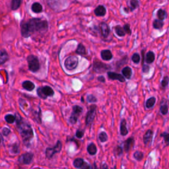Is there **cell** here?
<instances>
[{
	"instance_id": "6da1fadb",
	"label": "cell",
	"mask_w": 169,
	"mask_h": 169,
	"mask_svg": "<svg viewBox=\"0 0 169 169\" xmlns=\"http://www.w3.org/2000/svg\"><path fill=\"white\" fill-rule=\"evenodd\" d=\"M48 28V24L46 21H44L40 18H32L28 22L23 21L21 24V34L24 38H28L34 33L46 32Z\"/></svg>"
},
{
	"instance_id": "7a4b0ae2",
	"label": "cell",
	"mask_w": 169,
	"mask_h": 169,
	"mask_svg": "<svg viewBox=\"0 0 169 169\" xmlns=\"http://www.w3.org/2000/svg\"><path fill=\"white\" fill-rule=\"evenodd\" d=\"M15 120L17 121L18 129L19 131L23 141L25 143H29L33 139L34 136L32 128L30 127L29 124L22 120V118L20 115L17 114V116H15Z\"/></svg>"
},
{
	"instance_id": "3957f363",
	"label": "cell",
	"mask_w": 169,
	"mask_h": 169,
	"mask_svg": "<svg viewBox=\"0 0 169 169\" xmlns=\"http://www.w3.org/2000/svg\"><path fill=\"white\" fill-rule=\"evenodd\" d=\"M29 70L32 72H36L39 70L40 64L38 58L34 55H30L27 58Z\"/></svg>"
},
{
	"instance_id": "277c9868",
	"label": "cell",
	"mask_w": 169,
	"mask_h": 169,
	"mask_svg": "<svg viewBox=\"0 0 169 169\" xmlns=\"http://www.w3.org/2000/svg\"><path fill=\"white\" fill-rule=\"evenodd\" d=\"M37 94L42 99H46L48 97H52L54 94L53 89L48 86L39 87L37 89Z\"/></svg>"
},
{
	"instance_id": "5b68a950",
	"label": "cell",
	"mask_w": 169,
	"mask_h": 169,
	"mask_svg": "<svg viewBox=\"0 0 169 169\" xmlns=\"http://www.w3.org/2000/svg\"><path fill=\"white\" fill-rule=\"evenodd\" d=\"M78 58L75 55L70 56L65 61V67L69 71H71L76 69L78 66Z\"/></svg>"
},
{
	"instance_id": "8992f818",
	"label": "cell",
	"mask_w": 169,
	"mask_h": 169,
	"mask_svg": "<svg viewBox=\"0 0 169 169\" xmlns=\"http://www.w3.org/2000/svg\"><path fill=\"white\" fill-rule=\"evenodd\" d=\"M61 149V143L58 141L57 144L54 147H49L46 149V155L48 159H50L52 156L57 153H59Z\"/></svg>"
},
{
	"instance_id": "52a82bcc",
	"label": "cell",
	"mask_w": 169,
	"mask_h": 169,
	"mask_svg": "<svg viewBox=\"0 0 169 169\" xmlns=\"http://www.w3.org/2000/svg\"><path fill=\"white\" fill-rule=\"evenodd\" d=\"M96 110L97 106L95 105H92L91 106L89 110L87 112L86 117V124L87 126L91 124L92 121L94 120V118H95L96 115Z\"/></svg>"
},
{
	"instance_id": "ba28073f",
	"label": "cell",
	"mask_w": 169,
	"mask_h": 169,
	"mask_svg": "<svg viewBox=\"0 0 169 169\" xmlns=\"http://www.w3.org/2000/svg\"><path fill=\"white\" fill-rule=\"evenodd\" d=\"M73 165L75 167L79 169H91V166L87 162H85L83 159L81 158L75 160L73 162Z\"/></svg>"
},
{
	"instance_id": "9c48e42d",
	"label": "cell",
	"mask_w": 169,
	"mask_h": 169,
	"mask_svg": "<svg viewBox=\"0 0 169 169\" xmlns=\"http://www.w3.org/2000/svg\"><path fill=\"white\" fill-rule=\"evenodd\" d=\"M33 158V155L30 153H27L22 155L19 159H18V161L19 162L24 165H28L30 162L32 161Z\"/></svg>"
},
{
	"instance_id": "30bf717a",
	"label": "cell",
	"mask_w": 169,
	"mask_h": 169,
	"mask_svg": "<svg viewBox=\"0 0 169 169\" xmlns=\"http://www.w3.org/2000/svg\"><path fill=\"white\" fill-rule=\"evenodd\" d=\"M99 27H100V29H101L102 36L104 37V38H107L110 33V29L109 26L108 25V24L103 22L100 24Z\"/></svg>"
},
{
	"instance_id": "8fae6325",
	"label": "cell",
	"mask_w": 169,
	"mask_h": 169,
	"mask_svg": "<svg viewBox=\"0 0 169 169\" xmlns=\"http://www.w3.org/2000/svg\"><path fill=\"white\" fill-rule=\"evenodd\" d=\"M108 77L111 80H118L120 81V82H125L126 81V79L123 76H122L121 74H119L115 72H111L109 71L108 72Z\"/></svg>"
},
{
	"instance_id": "7c38bea8",
	"label": "cell",
	"mask_w": 169,
	"mask_h": 169,
	"mask_svg": "<svg viewBox=\"0 0 169 169\" xmlns=\"http://www.w3.org/2000/svg\"><path fill=\"white\" fill-rule=\"evenodd\" d=\"M110 69V66L103 64L102 62L98 61V63L94 64V70L97 72H103L106 70H108Z\"/></svg>"
},
{
	"instance_id": "4fadbf2b",
	"label": "cell",
	"mask_w": 169,
	"mask_h": 169,
	"mask_svg": "<svg viewBox=\"0 0 169 169\" xmlns=\"http://www.w3.org/2000/svg\"><path fill=\"white\" fill-rule=\"evenodd\" d=\"M153 132L151 129H148L146 133L143 135V142L145 145H149L151 143L152 138H153Z\"/></svg>"
},
{
	"instance_id": "5bb4252c",
	"label": "cell",
	"mask_w": 169,
	"mask_h": 169,
	"mask_svg": "<svg viewBox=\"0 0 169 169\" xmlns=\"http://www.w3.org/2000/svg\"><path fill=\"white\" fill-rule=\"evenodd\" d=\"M101 55L102 59L105 61H109L112 60V57H113V55H112L111 51L109 50H104L101 51Z\"/></svg>"
},
{
	"instance_id": "9a60e30c",
	"label": "cell",
	"mask_w": 169,
	"mask_h": 169,
	"mask_svg": "<svg viewBox=\"0 0 169 169\" xmlns=\"http://www.w3.org/2000/svg\"><path fill=\"white\" fill-rule=\"evenodd\" d=\"M106 13V8L103 5H98L95 9V14L98 17H103Z\"/></svg>"
},
{
	"instance_id": "2e32d148",
	"label": "cell",
	"mask_w": 169,
	"mask_h": 169,
	"mask_svg": "<svg viewBox=\"0 0 169 169\" xmlns=\"http://www.w3.org/2000/svg\"><path fill=\"white\" fill-rule=\"evenodd\" d=\"M134 144V137H129L126 141L124 142V149L125 151H129V149L133 147Z\"/></svg>"
},
{
	"instance_id": "e0dca14e",
	"label": "cell",
	"mask_w": 169,
	"mask_h": 169,
	"mask_svg": "<svg viewBox=\"0 0 169 169\" xmlns=\"http://www.w3.org/2000/svg\"><path fill=\"white\" fill-rule=\"evenodd\" d=\"M9 59V55L5 50H0V65L5 63Z\"/></svg>"
},
{
	"instance_id": "ac0fdd59",
	"label": "cell",
	"mask_w": 169,
	"mask_h": 169,
	"mask_svg": "<svg viewBox=\"0 0 169 169\" xmlns=\"http://www.w3.org/2000/svg\"><path fill=\"white\" fill-rule=\"evenodd\" d=\"M120 134L123 136L128 134V130L126 127V120L125 119H122L120 122Z\"/></svg>"
},
{
	"instance_id": "d6986e66",
	"label": "cell",
	"mask_w": 169,
	"mask_h": 169,
	"mask_svg": "<svg viewBox=\"0 0 169 169\" xmlns=\"http://www.w3.org/2000/svg\"><path fill=\"white\" fill-rule=\"evenodd\" d=\"M122 73L124 77H125L126 79H129L131 77V75H132V71H131V69L129 66H126L122 69Z\"/></svg>"
},
{
	"instance_id": "ffe728a7",
	"label": "cell",
	"mask_w": 169,
	"mask_h": 169,
	"mask_svg": "<svg viewBox=\"0 0 169 169\" xmlns=\"http://www.w3.org/2000/svg\"><path fill=\"white\" fill-rule=\"evenodd\" d=\"M23 87L28 91H32L34 89L35 85L30 81H25L23 83Z\"/></svg>"
},
{
	"instance_id": "44dd1931",
	"label": "cell",
	"mask_w": 169,
	"mask_h": 169,
	"mask_svg": "<svg viewBox=\"0 0 169 169\" xmlns=\"http://www.w3.org/2000/svg\"><path fill=\"white\" fill-rule=\"evenodd\" d=\"M155 53L152 51H149L147 53L145 56V61L147 64H151L155 61Z\"/></svg>"
},
{
	"instance_id": "7402d4cb",
	"label": "cell",
	"mask_w": 169,
	"mask_h": 169,
	"mask_svg": "<svg viewBox=\"0 0 169 169\" xmlns=\"http://www.w3.org/2000/svg\"><path fill=\"white\" fill-rule=\"evenodd\" d=\"M31 9H32V11L36 13H41L42 11V6L40 3L38 2H35L32 5V7H31Z\"/></svg>"
},
{
	"instance_id": "603a6c76",
	"label": "cell",
	"mask_w": 169,
	"mask_h": 169,
	"mask_svg": "<svg viewBox=\"0 0 169 169\" xmlns=\"http://www.w3.org/2000/svg\"><path fill=\"white\" fill-rule=\"evenodd\" d=\"M156 15H157L159 20L162 21L166 18V17L167 16V13H166V11L165 10L160 9L158 10L157 13H156Z\"/></svg>"
},
{
	"instance_id": "cb8c5ba5",
	"label": "cell",
	"mask_w": 169,
	"mask_h": 169,
	"mask_svg": "<svg viewBox=\"0 0 169 169\" xmlns=\"http://www.w3.org/2000/svg\"><path fill=\"white\" fill-rule=\"evenodd\" d=\"M87 151H88V153L91 155H95L97 151V149L95 144L94 143L89 144L88 147H87Z\"/></svg>"
},
{
	"instance_id": "d4e9b609",
	"label": "cell",
	"mask_w": 169,
	"mask_h": 169,
	"mask_svg": "<svg viewBox=\"0 0 169 169\" xmlns=\"http://www.w3.org/2000/svg\"><path fill=\"white\" fill-rule=\"evenodd\" d=\"M83 111V108L79 106H74L73 107V113H72V116L77 117L79 116V115Z\"/></svg>"
},
{
	"instance_id": "484cf974",
	"label": "cell",
	"mask_w": 169,
	"mask_h": 169,
	"mask_svg": "<svg viewBox=\"0 0 169 169\" xmlns=\"http://www.w3.org/2000/svg\"><path fill=\"white\" fill-rule=\"evenodd\" d=\"M156 103V98L155 97H151L147 100L145 103V106L147 108H153Z\"/></svg>"
},
{
	"instance_id": "4316f807",
	"label": "cell",
	"mask_w": 169,
	"mask_h": 169,
	"mask_svg": "<svg viewBox=\"0 0 169 169\" xmlns=\"http://www.w3.org/2000/svg\"><path fill=\"white\" fill-rule=\"evenodd\" d=\"M116 33L118 36H124L126 35V33H125V31L124 30V29L120 26V25H117L114 27Z\"/></svg>"
},
{
	"instance_id": "83f0119b",
	"label": "cell",
	"mask_w": 169,
	"mask_h": 169,
	"mask_svg": "<svg viewBox=\"0 0 169 169\" xmlns=\"http://www.w3.org/2000/svg\"><path fill=\"white\" fill-rule=\"evenodd\" d=\"M163 25H164L163 21H160L159 19H155V20H154L153 23V28L155 29H161L162 28Z\"/></svg>"
},
{
	"instance_id": "f1b7e54d",
	"label": "cell",
	"mask_w": 169,
	"mask_h": 169,
	"mask_svg": "<svg viewBox=\"0 0 169 169\" xmlns=\"http://www.w3.org/2000/svg\"><path fill=\"white\" fill-rule=\"evenodd\" d=\"M140 5V2L137 1V0H131L130 2V5H129V9L131 11H133L135 9L139 7Z\"/></svg>"
},
{
	"instance_id": "f546056e",
	"label": "cell",
	"mask_w": 169,
	"mask_h": 169,
	"mask_svg": "<svg viewBox=\"0 0 169 169\" xmlns=\"http://www.w3.org/2000/svg\"><path fill=\"white\" fill-rule=\"evenodd\" d=\"M22 2L20 0H13L11 2V9L12 10H17L18 8L20 7Z\"/></svg>"
},
{
	"instance_id": "4dcf8cb0",
	"label": "cell",
	"mask_w": 169,
	"mask_h": 169,
	"mask_svg": "<svg viewBox=\"0 0 169 169\" xmlns=\"http://www.w3.org/2000/svg\"><path fill=\"white\" fill-rule=\"evenodd\" d=\"M76 53L80 55L82 54H86V50L85 46L82 45V44H79L77 46V50H76Z\"/></svg>"
},
{
	"instance_id": "1f68e13d",
	"label": "cell",
	"mask_w": 169,
	"mask_h": 169,
	"mask_svg": "<svg viewBox=\"0 0 169 169\" xmlns=\"http://www.w3.org/2000/svg\"><path fill=\"white\" fill-rule=\"evenodd\" d=\"M5 120L9 124H13L15 121V116L12 114H8L5 116Z\"/></svg>"
},
{
	"instance_id": "d6a6232c",
	"label": "cell",
	"mask_w": 169,
	"mask_h": 169,
	"mask_svg": "<svg viewBox=\"0 0 169 169\" xmlns=\"http://www.w3.org/2000/svg\"><path fill=\"white\" fill-rule=\"evenodd\" d=\"M160 111L162 115H166L168 112V106L167 104H161L160 107Z\"/></svg>"
},
{
	"instance_id": "836d02e7",
	"label": "cell",
	"mask_w": 169,
	"mask_h": 169,
	"mask_svg": "<svg viewBox=\"0 0 169 169\" xmlns=\"http://www.w3.org/2000/svg\"><path fill=\"white\" fill-rule=\"evenodd\" d=\"M131 60H132L133 62L135 64H139L140 60H141V57L139 54L137 53H134L132 56H131Z\"/></svg>"
},
{
	"instance_id": "e575fe53",
	"label": "cell",
	"mask_w": 169,
	"mask_h": 169,
	"mask_svg": "<svg viewBox=\"0 0 169 169\" xmlns=\"http://www.w3.org/2000/svg\"><path fill=\"white\" fill-rule=\"evenodd\" d=\"M98 138H99V140L101 141V142H103V143L106 142V141L108 140V135L105 132L103 131V132H101L98 135Z\"/></svg>"
},
{
	"instance_id": "d590c367",
	"label": "cell",
	"mask_w": 169,
	"mask_h": 169,
	"mask_svg": "<svg viewBox=\"0 0 169 169\" xmlns=\"http://www.w3.org/2000/svg\"><path fill=\"white\" fill-rule=\"evenodd\" d=\"M134 158L137 160V161H141L143 158V154L142 152L141 151H135L134 154Z\"/></svg>"
},
{
	"instance_id": "8d00e7d4",
	"label": "cell",
	"mask_w": 169,
	"mask_h": 169,
	"mask_svg": "<svg viewBox=\"0 0 169 169\" xmlns=\"http://www.w3.org/2000/svg\"><path fill=\"white\" fill-rule=\"evenodd\" d=\"M168 83H169V77L168 76H165L161 81V86L162 88L164 89L166 88L168 85Z\"/></svg>"
},
{
	"instance_id": "74e56055",
	"label": "cell",
	"mask_w": 169,
	"mask_h": 169,
	"mask_svg": "<svg viewBox=\"0 0 169 169\" xmlns=\"http://www.w3.org/2000/svg\"><path fill=\"white\" fill-rule=\"evenodd\" d=\"M161 136L164 138L165 143H166V145H169V134L166 132H164L161 135Z\"/></svg>"
},
{
	"instance_id": "f35d334b",
	"label": "cell",
	"mask_w": 169,
	"mask_h": 169,
	"mask_svg": "<svg viewBox=\"0 0 169 169\" xmlns=\"http://www.w3.org/2000/svg\"><path fill=\"white\" fill-rule=\"evenodd\" d=\"M123 29L125 31V33H126V34L127 33L129 35H130L131 34V30L130 29V26H129V24H125Z\"/></svg>"
},
{
	"instance_id": "ab89813d",
	"label": "cell",
	"mask_w": 169,
	"mask_h": 169,
	"mask_svg": "<svg viewBox=\"0 0 169 169\" xmlns=\"http://www.w3.org/2000/svg\"><path fill=\"white\" fill-rule=\"evenodd\" d=\"M87 102L88 103H96L97 101V98L93 96L92 95H88L87 96Z\"/></svg>"
},
{
	"instance_id": "60d3db41",
	"label": "cell",
	"mask_w": 169,
	"mask_h": 169,
	"mask_svg": "<svg viewBox=\"0 0 169 169\" xmlns=\"http://www.w3.org/2000/svg\"><path fill=\"white\" fill-rule=\"evenodd\" d=\"M149 69H150V67L148 66V64H143V73H148L149 71Z\"/></svg>"
},
{
	"instance_id": "b9f144b4",
	"label": "cell",
	"mask_w": 169,
	"mask_h": 169,
	"mask_svg": "<svg viewBox=\"0 0 169 169\" xmlns=\"http://www.w3.org/2000/svg\"><path fill=\"white\" fill-rule=\"evenodd\" d=\"M10 132H11L10 129L9 128H4L3 129V130H2V133L5 136L8 135L10 134Z\"/></svg>"
},
{
	"instance_id": "7bdbcfd3",
	"label": "cell",
	"mask_w": 169,
	"mask_h": 169,
	"mask_svg": "<svg viewBox=\"0 0 169 169\" xmlns=\"http://www.w3.org/2000/svg\"><path fill=\"white\" fill-rule=\"evenodd\" d=\"M84 135V132L82 130H77L76 132V136L78 138H81V137H83Z\"/></svg>"
},
{
	"instance_id": "ee69618b",
	"label": "cell",
	"mask_w": 169,
	"mask_h": 169,
	"mask_svg": "<svg viewBox=\"0 0 169 169\" xmlns=\"http://www.w3.org/2000/svg\"><path fill=\"white\" fill-rule=\"evenodd\" d=\"M98 81H101V82L104 83V82H105V78L103 76H99L98 77Z\"/></svg>"
},
{
	"instance_id": "f6af8a7d",
	"label": "cell",
	"mask_w": 169,
	"mask_h": 169,
	"mask_svg": "<svg viewBox=\"0 0 169 169\" xmlns=\"http://www.w3.org/2000/svg\"><path fill=\"white\" fill-rule=\"evenodd\" d=\"M103 169H108V168L107 165H104L103 166Z\"/></svg>"
},
{
	"instance_id": "bcb514c9",
	"label": "cell",
	"mask_w": 169,
	"mask_h": 169,
	"mask_svg": "<svg viewBox=\"0 0 169 169\" xmlns=\"http://www.w3.org/2000/svg\"><path fill=\"white\" fill-rule=\"evenodd\" d=\"M2 137L0 136V143H2Z\"/></svg>"
}]
</instances>
